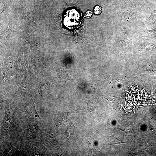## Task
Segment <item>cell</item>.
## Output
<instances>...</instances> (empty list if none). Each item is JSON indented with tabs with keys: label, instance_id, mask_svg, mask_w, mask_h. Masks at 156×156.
Wrapping results in <instances>:
<instances>
[{
	"label": "cell",
	"instance_id": "obj_3",
	"mask_svg": "<svg viewBox=\"0 0 156 156\" xmlns=\"http://www.w3.org/2000/svg\"><path fill=\"white\" fill-rule=\"evenodd\" d=\"M146 32L150 36L156 37V28L152 30L147 29Z\"/></svg>",
	"mask_w": 156,
	"mask_h": 156
},
{
	"label": "cell",
	"instance_id": "obj_4",
	"mask_svg": "<svg viewBox=\"0 0 156 156\" xmlns=\"http://www.w3.org/2000/svg\"><path fill=\"white\" fill-rule=\"evenodd\" d=\"M101 10L100 7L99 6H96L94 9V12L97 14H99L101 12Z\"/></svg>",
	"mask_w": 156,
	"mask_h": 156
},
{
	"label": "cell",
	"instance_id": "obj_1",
	"mask_svg": "<svg viewBox=\"0 0 156 156\" xmlns=\"http://www.w3.org/2000/svg\"><path fill=\"white\" fill-rule=\"evenodd\" d=\"M57 72L59 77L70 80L73 82L75 81V77L70 71L58 66Z\"/></svg>",
	"mask_w": 156,
	"mask_h": 156
},
{
	"label": "cell",
	"instance_id": "obj_2",
	"mask_svg": "<svg viewBox=\"0 0 156 156\" xmlns=\"http://www.w3.org/2000/svg\"><path fill=\"white\" fill-rule=\"evenodd\" d=\"M147 21L150 24L156 23V11L151 12V15L147 19Z\"/></svg>",
	"mask_w": 156,
	"mask_h": 156
}]
</instances>
